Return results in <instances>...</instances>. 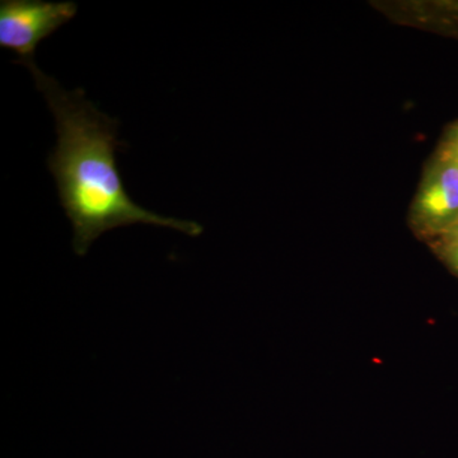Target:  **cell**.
<instances>
[{"mask_svg":"<svg viewBox=\"0 0 458 458\" xmlns=\"http://www.w3.org/2000/svg\"><path fill=\"white\" fill-rule=\"evenodd\" d=\"M442 155H443V153H442ZM448 157H450V156H448ZM451 158H454V161H457V162H458V157H451Z\"/></svg>","mask_w":458,"mask_h":458,"instance_id":"8","label":"cell"},{"mask_svg":"<svg viewBox=\"0 0 458 458\" xmlns=\"http://www.w3.org/2000/svg\"><path fill=\"white\" fill-rule=\"evenodd\" d=\"M56 123L57 143L47 159L60 204L73 225V249L87 255L105 232L131 225H153L200 236L198 223L167 218L135 204L123 188L114 153L119 122L93 106L83 89L69 92L31 64L27 66Z\"/></svg>","mask_w":458,"mask_h":458,"instance_id":"1","label":"cell"},{"mask_svg":"<svg viewBox=\"0 0 458 458\" xmlns=\"http://www.w3.org/2000/svg\"><path fill=\"white\" fill-rule=\"evenodd\" d=\"M437 152L445 156L458 157V120L445 129Z\"/></svg>","mask_w":458,"mask_h":458,"instance_id":"6","label":"cell"},{"mask_svg":"<svg viewBox=\"0 0 458 458\" xmlns=\"http://www.w3.org/2000/svg\"><path fill=\"white\" fill-rule=\"evenodd\" d=\"M428 18L434 30L458 38V2H441L430 5Z\"/></svg>","mask_w":458,"mask_h":458,"instance_id":"4","label":"cell"},{"mask_svg":"<svg viewBox=\"0 0 458 458\" xmlns=\"http://www.w3.org/2000/svg\"><path fill=\"white\" fill-rule=\"evenodd\" d=\"M438 260L458 278V245L437 240L429 243Z\"/></svg>","mask_w":458,"mask_h":458,"instance_id":"5","label":"cell"},{"mask_svg":"<svg viewBox=\"0 0 458 458\" xmlns=\"http://www.w3.org/2000/svg\"><path fill=\"white\" fill-rule=\"evenodd\" d=\"M412 232L428 243L458 225V162L434 153L409 212Z\"/></svg>","mask_w":458,"mask_h":458,"instance_id":"3","label":"cell"},{"mask_svg":"<svg viewBox=\"0 0 458 458\" xmlns=\"http://www.w3.org/2000/svg\"><path fill=\"white\" fill-rule=\"evenodd\" d=\"M78 12L74 2L44 0H2L0 2V47L14 51L16 64H35V51L40 42L73 20Z\"/></svg>","mask_w":458,"mask_h":458,"instance_id":"2","label":"cell"},{"mask_svg":"<svg viewBox=\"0 0 458 458\" xmlns=\"http://www.w3.org/2000/svg\"><path fill=\"white\" fill-rule=\"evenodd\" d=\"M438 240L445 241V242L454 243V245H458V225H456V227L452 228L450 232H447V233H445V236L438 238Z\"/></svg>","mask_w":458,"mask_h":458,"instance_id":"7","label":"cell"}]
</instances>
